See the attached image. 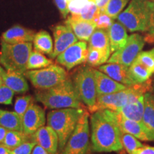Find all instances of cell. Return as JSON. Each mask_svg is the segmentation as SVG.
<instances>
[{"label":"cell","mask_w":154,"mask_h":154,"mask_svg":"<svg viewBox=\"0 0 154 154\" xmlns=\"http://www.w3.org/2000/svg\"><path fill=\"white\" fill-rule=\"evenodd\" d=\"M91 140L92 150L95 152H118L122 150L121 130L116 111L109 109L92 113Z\"/></svg>","instance_id":"1"},{"label":"cell","mask_w":154,"mask_h":154,"mask_svg":"<svg viewBox=\"0 0 154 154\" xmlns=\"http://www.w3.org/2000/svg\"><path fill=\"white\" fill-rule=\"evenodd\" d=\"M36 99L49 109L66 108H82L74 83L69 79L45 90H38L35 94Z\"/></svg>","instance_id":"2"},{"label":"cell","mask_w":154,"mask_h":154,"mask_svg":"<svg viewBox=\"0 0 154 154\" xmlns=\"http://www.w3.org/2000/svg\"><path fill=\"white\" fill-rule=\"evenodd\" d=\"M84 109L76 108L54 109L47 115V125L51 126L59 137V150L62 151L74 132Z\"/></svg>","instance_id":"3"},{"label":"cell","mask_w":154,"mask_h":154,"mask_svg":"<svg viewBox=\"0 0 154 154\" xmlns=\"http://www.w3.org/2000/svg\"><path fill=\"white\" fill-rule=\"evenodd\" d=\"M32 51V42L10 44L2 42L0 63L7 71L24 75L27 71L26 66Z\"/></svg>","instance_id":"4"},{"label":"cell","mask_w":154,"mask_h":154,"mask_svg":"<svg viewBox=\"0 0 154 154\" xmlns=\"http://www.w3.org/2000/svg\"><path fill=\"white\" fill-rule=\"evenodd\" d=\"M72 82L81 102L91 110L97 100L94 69L90 66L82 67L74 74Z\"/></svg>","instance_id":"5"},{"label":"cell","mask_w":154,"mask_h":154,"mask_svg":"<svg viewBox=\"0 0 154 154\" xmlns=\"http://www.w3.org/2000/svg\"><path fill=\"white\" fill-rule=\"evenodd\" d=\"M117 19L131 32L147 31V0H131Z\"/></svg>","instance_id":"6"},{"label":"cell","mask_w":154,"mask_h":154,"mask_svg":"<svg viewBox=\"0 0 154 154\" xmlns=\"http://www.w3.org/2000/svg\"><path fill=\"white\" fill-rule=\"evenodd\" d=\"M24 76L38 90L52 88L68 79L66 70L54 63L45 68L27 70Z\"/></svg>","instance_id":"7"},{"label":"cell","mask_w":154,"mask_h":154,"mask_svg":"<svg viewBox=\"0 0 154 154\" xmlns=\"http://www.w3.org/2000/svg\"><path fill=\"white\" fill-rule=\"evenodd\" d=\"M89 113L86 110L81 116L74 132L61 151V154H87L89 149Z\"/></svg>","instance_id":"8"},{"label":"cell","mask_w":154,"mask_h":154,"mask_svg":"<svg viewBox=\"0 0 154 154\" xmlns=\"http://www.w3.org/2000/svg\"><path fill=\"white\" fill-rule=\"evenodd\" d=\"M145 39L139 34H133L128 36L126 44L121 49L117 50L109 57L108 63H116L129 67L141 51Z\"/></svg>","instance_id":"9"},{"label":"cell","mask_w":154,"mask_h":154,"mask_svg":"<svg viewBox=\"0 0 154 154\" xmlns=\"http://www.w3.org/2000/svg\"><path fill=\"white\" fill-rule=\"evenodd\" d=\"M88 57V46L86 42H77L57 56V62L67 70L86 62Z\"/></svg>","instance_id":"10"},{"label":"cell","mask_w":154,"mask_h":154,"mask_svg":"<svg viewBox=\"0 0 154 154\" xmlns=\"http://www.w3.org/2000/svg\"><path fill=\"white\" fill-rule=\"evenodd\" d=\"M129 92L130 86H128L126 89L116 93L97 96L96 105L89 111L94 113L99 110L109 109L118 112L128 103Z\"/></svg>","instance_id":"11"},{"label":"cell","mask_w":154,"mask_h":154,"mask_svg":"<svg viewBox=\"0 0 154 154\" xmlns=\"http://www.w3.org/2000/svg\"><path fill=\"white\" fill-rule=\"evenodd\" d=\"M53 35L54 38V45L51 59H55L64 51L72 44L78 42V38L75 35L70 26L67 24H59L53 29Z\"/></svg>","instance_id":"12"},{"label":"cell","mask_w":154,"mask_h":154,"mask_svg":"<svg viewBox=\"0 0 154 154\" xmlns=\"http://www.w3.org/2000/svg\"><path fill=\"white\" fill-rule=\"evenodd\" d=\"M45 123V111L38 105L32 103L22 117L23 132L32 136Z\"/></svg>","instance_id":"13"},{"label":"cell","mask_w":154,"mask_h":154,"mask_svg":"<svg viewBox=\"0 0 154 154\" xmlns=\"http://www.w3.org/2000/svg\"><path fill=\"white\" fill-rule=\"evenodd\" d=\"M141 125L149 140H154V82L144 95V111Z\"/></svg>","instance_id":"14"},{"label":"cell","mask_w":154,"mask_h":154,"mask_svg":"<svg viewBox=\"0 0 154 154\" xmlns=\"http://www.w3.org/2000/svg\"><path fill=\"white\" fill-rule=\"evenodd\" d=\"M37 145L41 146L50 154H57L59 150V137L51 126H42L32 136Z\"/></svg>","instance_id":"15"},{"label":"cell","mask_w":154,"mask_h":154,"mask_svg":"<svg viewBox=\"0 0 154 154\" xmlns=\"http://www.w3.org/2000/svg\"><path fill=\"white\" fill-rule=\"evenodd\" d=\"M97 96L113 94L126 89L130 86H126L113 80L99 69H94Z\"/></svg>","instance_id":"16"},{"label":"cell","mask_w":154,"mask_h":154,"mask_svg":"<svg viewBox=\"0 0 154 154\" xmlns=\"http://www.w3.org/2000/svg\"><path fill=\"white\" fill-rule=\"evenodd\" d=\"M99 70L108 75L113 80L126 86H133L137 84L130 76L128 67L116 63H108L107 64L101 65L99 67Z\"/></svg>","instance_id":"17"},{"label":"cell","mask_w":154,"mask_h":154,"mask_svg":"<svg viewBox=\"0 0 154 154\" xmlns=\"http://www.w3.org/2000/svg\"><path fill=\"white\" fill-rule=\"evenodd\" d=\"M35 32L20 25H15L4 32L1 41L5 43L15 44L33 42Z\"/></svg>","instance_id":"18"},{"label":"cell","mask_w":154,"mask_h":154,"mask_svg":"<svg viewBox=\"0 0 154 154\" xmlns=\"http://www.w3.org/2000/svg\"><path fill=\"white\" fill-rule=\"evenodd\" d=\"M65 24L70 26L78 39L84 42L89 40L96 28L93 21L82 20L73 16L67 17Z\"/></svg>","instance_id":"19"},{"label":"cell","mask_w":154,"mask_h":154,"mask_svg":"<svg viewBox=\"0 0 154 154\" xmlns=\"http://www.w3.org/2000/svg\"><path fill=\"white\" fill-rule=\"evenodd\" d=\"M108 35L110 42L111 53L122 48L126 44L128 36L126 29L120 22H113L112 25L107 29Z\"/></svg>","instance_id":"20"},{"label":"cell","mask_w":154,"mask_h":154,"mask_svg":"<svg viewBox=\"0 0 154 154\" xmlns=\"http://www.w3.org/2000/svg\"><path fill=\"white\" fill-rule=\"evenodd\" d=\"M2 79L3 84L15 94H24L29 91V85L24 74L12 71H6Z\"/></svg>","instance_id":"21"},{"label":"cell","mask_w":154,"mask_h":154,"mask_svg":"<svg viewBox=\"0 0 154 154\" xmlns=\"http://www.w3.org/2000/svg\"><path fill=\"white\" fill-rule=\"evenodd\" d=\"M116 113L119 126L122 131L131 134L136 138H137L138 139L144 140V141L149 140L147 136L144 131L143 126H142L141 123L125 118L119 112Z\"/></svg>","instance_id":"22"},{"label":"cell","mask_w":154,"mask_h":154,"mask_svg":"<svg viewBox=\"0 0 154 154\" xmlns=\"http://www.w3.org/2000/svg\"><path fill=\"white\" fill-rule=\"evenodd\" d=\"M144 95L136 101L126 103L118 112L125 118L141 123L144 111Z\"/></svg>","instance_id":"23"},{"label":"cell","mask_w":154,"mask_h":154,"mask_svg":"<svg viewBox=\"0 0 154 154\" xmlns=\"http://www.w3.org/2000/svg\"><path fill=\"white\" fill-rule=\"evenodd\" d=\"M88 48L101 50L111 55V48L107 30L97 29L94 32L88 40Z\"/></svg>","instance_id":"24"},{"label":"cell","mask_w":154,"mask_h":154,"mask_svg":"<svg viewBox=\"0 0 154 154\" xmlns=\"http://www.w3.org/2000/svg\"><path fill=\"white\" fill-rule=\"evenodd\" d=\"M0 126L7 130L23 131L22 118L15 111L0 109Z\"/></svg>","instance_id":"25"},{"label":"cell","mask_w":154,"mask_h":154,"mask_svg":"<svg viewBox=\"0 0 154 154\" xmlns=\"http://www.w3.org/2000/svg\"><path fill=\"white\" fill-rule=\"evenodd\" d=\"M33 45L34 50L49 55V57L54 51L52 38L47 31L42 30L36 33L33 40Z\"/></svg>","instance_id":"26"},{"label":"cell","mask_w":154,"mask_h":154,"mask_svg":"<svg viewBox=\"0 0 154 154\" xmlns=\"http://www.w3.org/2000/svg\"><path fill=\"white\" fill-rule=\"evenodd\" d=\"M128 72L131 78L137 84L147 82L153 74L149 69L136 60H135L134 62L128 67Z\"/></svg>","instance_id":"27"},{"label":"cell","mask_w":154,"mask_h":154,"mask_svg":"<svg viewBox=\"0 0 154 154\" xmlns=\"http://www.w3.org/2000/svg\"><path fill=\"white\" fill-rule=\"evenodd\" d=\"M29 140L33 139L32 136H28L23 131L8 130L3 143L10 150H13Z\"/></svg>","instance_id":"28"},{"label":"cell","mask_w":154,"mask_h":154,"mask_svg":"<svg viewBox=\"0 0 154 154\" xmlns=\"http://www.w3.org/2000/svg\"><path fill=\"white\" fill-rule=\"evenodd\" d=\"M51 64H53L52 60L47 59L43 54L39 51L33 50L29 57L26 69L27 70H34V69L45 68Z\"/></svg>","instance_id":"29"},{"label":"cell","mask_w":154,"mask_h":154,"mask_svg":"<svg viewBox=\"0 0 154 154\" xmlns=\"http://www.w3.org/2000/svg\"><path fill=\"white\" fill-rule=\"evenodd\" d=\"M111 56L101 50L88 47V57L86 62L91 66H99L107 62Z\"/></svg>","instance_id":"30"},{"label":"cell","mask_w":154,"mask_h":154,"mask_svg":"<svg viewBox=\"0 0 154 154\" xmlns=\"http://www.w3.org/2000/svg\"><path fill=\"white\" fill-rule=\"evenodd\" d=\"M121 140L123 148L126 150L128 154H131L138 148L142 147L143 146L138 140L137 138H136L131 134L122 131H121Z\"/></svg>","instance_id":"31"},{"label":"cell","mask_w":154,"mask_h":154,"mask_svg":"<svg viewBox=\"0 0 154 154\" xmlns=\"http://www.w3.org/2000/svg\"><path fill=\"white\" fill-rule=\"evenodd\" d=\"M99 13V9L94 2L89 1L83 7L80 13L77 16H73L76 18L86 21H93L95 17Z\"/></svg>","instance_id":"32"},{"label":"cell","mask_w":154,"mask_h":154,"mask_svg":"<svg viewBox=\"0 0 154 154\" xmlns=\"http://www.w3.org/2000/svg\"><path fill=\"white\" fill-rule=\"evenodd\" d=\"M129 0H110L103 11L111 18L115 19L126 7Z\"/></svg>","instance_id":"33"},{"label":"cell","mask_w":154,"mask_h":154,"mask_svg":"<svg viewBox=\"0 0 154 154\" xmlns=\"http://www.w3.org/2000/svg\"><path fill=\"white\" fill-rule=\"evenodd\" d=\"M32 103H33V98L32 96L26 95L18 97L15 101L14 111L22 118Z\"/></svg>","instance_id":"34"},{"label":"cell","mask_w":154,"mask_h":154,"mask_svg":"<svg viewBox=\"0 0 154 154\" xmlns=\"http://www.w3.org/2000/svg\"><path fill=\"white\" fill-rule=\"evenodd\" d=\"M151 72L154 73V48L149 51H140L136 59Z\"/></svg>","instance_id":"35"},{"label":"cell","mask_w":154,"mask_h":154,"mask_svg":"<svg viewBox=\"0 0 154 154\" xmlns=\"http://www.w3.org/2000/svg\"><path fill=\"white\" fill-rule=\"evenodd\" d=\"M147 31L149 38L145 41L153 42L154 40V1H147Z\"/></svg>","instance_id":"36"},{"label":"cell","mask_w":154,"mask_h":154,"mask_svg":"<svg viewBox=\"0 0 154 154\" xmlns=\"http://www.w3.org/2000/svg\"><path fill=\"white\" fill-rule=\"evenodd\" d=\"M93 22L95 24L97 29L107 30L113 23V19L105 12L99 11V14L94 19Z\"/></svg>","instance_id":"37"},{"label":"cell","mask_w":154,"mask_h":154,"mask_svg":"<svg viewBox=\"0 0 154 154\" xmlns=\"http://www.w3.org/2000/svg\"><path fill=\"white\" fill-rule=\"evenodd\" d=\"M15 93L11 88L2 84L0 86V103L10 105L12 103V99Z\"/></svg>","instance_id":"38"},{"label":"cell","mask_w":154,"mask_h":154,"mask_svg":"<svg viewBox=\"0 0 154 154\" xmlns=\"http://www.w3.org/2000/svg\"><path fill=\"white\" fill-rule=\"evenodd\" d=\"M36 145V143L35 140H29L11 150V154H31Z\"/></svg>","instance_id":"39"},{"label":"cell","mask_w":154,"mask_h":154,"mask_svg":"<svg viewBox=\"0 0 154 154\" xmlns=\"http://www.w3.org/2000/svg\"><path fill=\"white\" fill-rule=\"evenodd\" d=\"M54 2L63 18H67L69 13L68 2L66 0H54Z\"/></svg>","instance_id":"40"},{"label":"cell","mask_w":154,"mask_h":154,"mask_svg":"<svg viewBox=\"0 0 154 154\" xmlns=\"http://www.w3.org/2000/svg\"><path fill=\"white\" fill-rule=\"evenodd\" d=\"M84 5L79 2L76 0H73L69 3V10L72 16H77L80 13L81 10Z\"/></svg>","instance_id":"41"},{"label":"cell","mask_w":154,"mask_h":154,"mask_svg":"<svg viewBox=\"0 0 154 154\" xmlns=\"http://www.w3.org/2000/svg\"><path fill=\"white\" fill-rule=\"evenodd\" d=\"M131 154H154V147L149 146H143L138 148Z\"/></svg>","instance_id":"42"},{"label":"cell","mask_w":154,"mask_h":154,"mask_svg":"<svg viewBox=\"0 0 154 154\" xmlns=\"http://www.w3.org/2000/svg\"><path fill=\"white\" fill-rule=\"evenodd\" d=\"M31 154H50L47 150L44 149L43 147H42L41 146L36 145L34 146L32 152Z\"/></svg>","instance_id":"43"},{"label":"cell","mask_w":154,"mask_h":154,"mask_svg":"<svg viewBox=\"0 0 154 154\" xmlns=\"http://www.w3.org/2000/svg\"><path fill=\"white\" fill-rule=\"evenodd\" d=\"M109 1H110V0H98V1L96 2V5L98 6V7H99V11L103 12V11H104L106 7V5H108Z\"/></svg>","instance_id":"44"},{"label":"cell","mask_w":154,"mask_h":154,"mask_svg":"<svg viewBox=\"0 0 154 154\" xmlns=\"http://www.w3.org/2000/svg\"><path fill=\"white\" fill-rule=\"evenodd\" d=\"M7 131H8V130H7V128L0 126V143H3Z\"/></svg>","instance_id":"45"},{"label":"cell","mask_w":154,"mask_h":154,"mask_svg":"<svg viewBox=\"0 0 154 154\" xmlns=\"http://www.w3.org/2000/svg\"><path fill=\"white\" fill-rule=\"evenodd\" d=\"M11 150L7 148L4 143H0V154H11Z\"/></svg>","instance_id":"46"},{"label":"cell","mask_w":154,"mask_h":154,"mask_svg":"<svg viewBox=\"0 0 154 154\" xmlns=\"http://www.w3.org/2000/svg\"><path fill=\"white\" fill-rule=\"evenodd\" d=\"M76 1H78L79 2L81 3L83 5H85L86 4H87L88 2L90 1V0H76Z\"/></svg>","instance_id":"47"},{"label":"cell","mask_w":154,"mask_h":154,"mask_svg":"<svg viewBox=\"0 0 154 154\" xmlns=\"http://www.w3.org/2000/svg\"><path fill=\"white\" fill-rule=\"evenodd\" d=\"M6 72L5 70H4V69L0 66V79H2V75L4 74V73Z\"/></svg>","instance_id":"48"},{"label":"cell","mask_w":154,"mask_h":154,"mask_svg":"<svg viewBox=\"0 0 154 154\" xmlns=\"http://www.w3.org/2000/svg\"><path fill=\"white\" fill-rule=\"evenodd\" d=\"M3 84V82H2V79H0V86L2 85V84Z\"/></svg>","instance_id":"49"},{"label":"cell","mask_w":154,"mask_h":154,"mask_svg":"<svg viewBox=\"0 0 154 154\" xmlns=\"http://www.w3.org/2000/svg\"><path fill=\"white\" fill-rule=\"evenodd\" d=\"M90 1H92V2H97L98 1V0H90Z\"/></svg>","instance_id":"50"},{"label":"cell","mask_w":154,"mask_h":154,"mask_svg":"<svg viewBox=\"0 0 154 154\" xmlns=\"http://www.w3.org/2000/svg\"><path fill=\"white\" fill-rule=\"evenodd\" d=\"M66 1L68 2V3H69V2H71L72 1H73V0H66Z\"/></svg>","instance_id":"51"},{"label":"cell","mask_w":154,"mask_h":154,"mask_svg":"<svg viewBox=\"0 0 154 154\" xmlns=\"http://www.w3.org/2000/svg\"><path fill=\"white\" fill-rule=\"evenodd\" d=\"M147 1H154V0H147Z\"/></svg>","instance_id":"52"}]
</instances>
